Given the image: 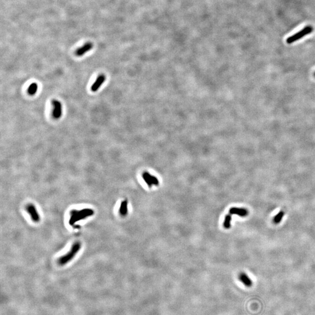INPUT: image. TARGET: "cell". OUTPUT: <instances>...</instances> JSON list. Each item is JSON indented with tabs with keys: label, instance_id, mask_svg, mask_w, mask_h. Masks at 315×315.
Here are the masks:
<instances>
[{
	"label": "cell",
	"instance_id": "obj_8",
	"mask_svg": "<svg viewBox=\"0 0 315 315\" xmlns=\"http://www.w3.org/2000/svg\"><path fill=\"white\" fill-rule=\"evenodd\" d=\"M229 213L230 214H232V215L236 214L241 216H246L247 215L249 212L245 208L233 207L229 210Z\"/></svg>",
	"mask_w": 315,
	"mask_h": 315
},
{
	"label": "cell",
	"instance_id": "obj_9",
	"mask_svg": "<svg viewBox=\"0 0 315 315\" xmlns=\"http://www.w3.org/2000/svg\"><path fill=\"white\" fill-rule=\"evenodd\" d=\"M128 212V201L127 200H123L119 208V213L121 216H125Z\"/></svg>",
	"mask_w": 315,
	"mask_h": 315
},
{
	"label": "cell",
	"instance_id": "obj_14",
	"mask_svg": "<svg viewBox=\"0 0 315 315\" xmlns=\"http://www.w3.org/2000/svg\"><path fill=\"white\" fill-rule=\"evenodd\" d=\"M231 220H232V217L231 214H228L225 216L224 222V227H225V228L228 229L231 227Z\"/></svg>",
	"mask_w": 315,
	"mask_h": 315
},
{
	"label": "cell",
	"instance_id": "obj_1",
	"mask_svg": "<svg viewBox=\"0 0 315 315\" xmlns=\"http://www.w3.org/2000/svg\"><path fill=\"white\" fill-rule=\"evenodd\" d=\"M94 211L91 208H83L81 210H72L70 212L69 224L74 225L76 223L94 215Z\"/></svg>",
	"mask_w": 315,
	"mask_h": 315
},
{
	"label": "cell",
	"instance_id": "obj_5",
	"mask_svg": "<svg viewBox=\"0 0 315 315\" xmlns=\"http://www.w3.org/2000/svg\"><path fill=\"white\" fill-rule=\"evenodd\" d=\"M52 104L53 106L52 116L54 119L58 120L60 119L62 114V106L61 103L58 100L54 99L52 101Z\"/></svg>",
	"mask_w": 315,
	"mask_h": 315
},
{
	"label": "cell",
	"instance_id": "obj_11",
	"mask_svg": "<svg viewBox=\"0 0 315 315\" xmlns=\"http://www.w3.org/2000/svg\"><path fill=\"white\" fill-rule=\"evenodd\" d=\"M38 90V85L36 82L32 83L27 88V93L30 96H34Z\"/></svg>",
	"mask_w": 315,
	"mask_h": 315
},
{
	"label": "cell",
	"instance_id": "obj_13",
	"mask_svg": "<svg viewBox=\"0 0 315 315\" xmlns=\"http://www.w3.org/2000/svg\"><path fill=\"white\" fill-rule=\"evenodd\" d=\"M284 215V212L282 211H279V212L274 216V219H273V222H274L275 224H276L279 223L281 221V220H282V219Z\"/></svg>",
	"mask_w": 315,
	"mask_h": 315
},
{
	"label": "cell",
	"instance_id": "obj_10",
	"mask_svg": "<svg viewBox=\"0 0 315 315\" xmlns=\"http://www.w3.org/2000/svg\"><path fill=\"white\" fill-rule=\"evenodd\" d=\"M239 279L241 281L242 283H243V284L245 286L247 287H250L252 286V281L246 274L244 273H242L239 275Z\"/></svg>",
	"mask_w": 315,
	"mask_h": 315
},
{
	"label": "cell",
	"instance_id": "obj_16",
	"mask_svg": "<svg viewBox=\"0 0 315 315\" xmlns=\"http://www.w3.org/2000/svg\"><path fill=\"white\" fill-rule=\"evenodd\" d=\"M314 77H315V72H314Z\"/></svg>",
	"mask_w": 315,
	"mask_h": 315
},
{
	"label": "cell",
	"instance_id": "obj_7",
	"mask_svg": "<svg viewBox=\"0 0 315 315\" xmlns=\"http://www.w3.org/2000/svg\"><path fill=\"white\" fill-rule=\"evenodd\" d=\"M93 48V44L90 42H88L84 44L82 46H81L80 48H78L75 52V54L78 57H81L85 54H86L87 52H89L90 50H92Z\"/></svg>",
	"mask_w": 315,
	"mask_h": 315
},
{
	"label": "cell",
	"instance_id": "obj_2",
	"mask_svg": "<svg viewBox=\"0 0 315 315\" xmlns=\"http://www.w3.org/2000/svg\"><path fill=\"white\" fill-rule=\"evenodd\" d=\"M81 243L80 242H74L71 247V249L67 251V253L61 256L57 260V263L60 265H64L70 262L78 254L81 249Z\"/></svg>",
	"mask_w": 315,
	"mask_h": 315
},
{
	"label": "cell",
	"instance_id": "obj_15",
	"mask_svg": "<svg viewBox=\"0 0 315 315\" xmlns=\"http://www.w3.org/2000/svg\"><path fill=\"white\" fill-rule=\"evenodd\" d=\"M143 179L144 180V181L145 182V183L147 184V185L149 187H152V184L151 183V182H150V180H149V179L148 178V177L145 175V174H143Z\"/></svg>",
	"mask_w": 315,
	"mask_h": 315
},
{
	"label": "cell",
	"instance_id": "obj_12",
	"mask_svg": "<svg viewBox=\"0 0 315 315\" xmlns=\"http://www.w3.org/2000/svg\"><path fill=\"white\" fill-rule=\"evenodd\" d=\"M144 174H145V175L148 177V178L149 179V180H150V182H151V183H152V184H154V185H155V186H158V185L159 184V183H160L159 180H158V179H157L156 177H155V176L151 175V174H149V173L148 172H144Z\"/></svg>",
	"mask_w": 315,
	"mask_h": 315
},
{
	"label": "cell",
	"instance_id": "obj_4",
	"mask_svg": "<svg viewBox=\"0 0 315 315\" xmlns=\"http://www.w3.org/2000/svg\"><path fill=\"white\" fill-rule=\"evenodd\" d=\"M25 209L26 212L29 214V216H30L31 219L32 220V221H34L35 223H38L40 222V216L38 210L36 209L34 204L31 203L27 204L25 207Z\"/></svg>",
	"mask_w": 315,
	"mask_h": 315
},
{
	"label": "cell",
	"instance_id": "obj_3",
	"mask_svg": "<svg viewBox=\"0 0 315 315\" xmlns=\"http://www.w3.org/2000/svg\"><path fill=\"white\" fill-rule=\"evenodd\" d=\"M313 30V28L312 26H306L303 29L298 32L296 34L292 35L291 36H290L287 39V43L288 44H292L298 40H300L303 37L311 34Z\"/></svg>",
	"mask_w": 315,
	"mask_h": 315
},
{
	"label": "cell",
	"instance_id": "obj_6",
	"mask_svg": "<svg viewBox=\"0 0 315 315\" xmlns=\"http://www.w3.org/2000/svg\"><path fill=\"white\" fill-rule=\"evenodd\" d=\"M106 76L105 74H100L98 78H97V80L93 83V84L92 85L90 89L92 92H95L98 91L99 88L101 87V86L103 85V84L106 81Z\"/></svg>",
	"mask_w": 315,
	"mask_h": 315
}]
</instances>
